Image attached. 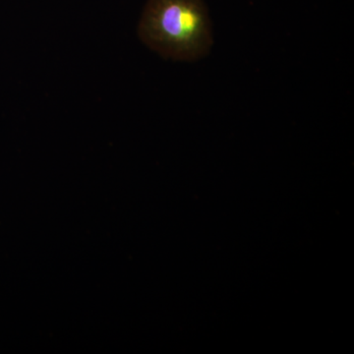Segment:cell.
Here are the masks:
<instances>
[{
  "label": "cell",
  "mask_w": 354,
  "mask_h": 354,
  "mask_svg": "<svg viewBox=\"0 0 354 354\" xmlns=\"http://www.w3.org/2000/svg\"><path fill=\"white\" fill-rule=\"evenodd\" d=\"M139 36L158 55L174 60H196L213 44L211 20L202 0H149Z\"/></svg>",
  "instance_id": "6da1fadb"
}]
</instances>
